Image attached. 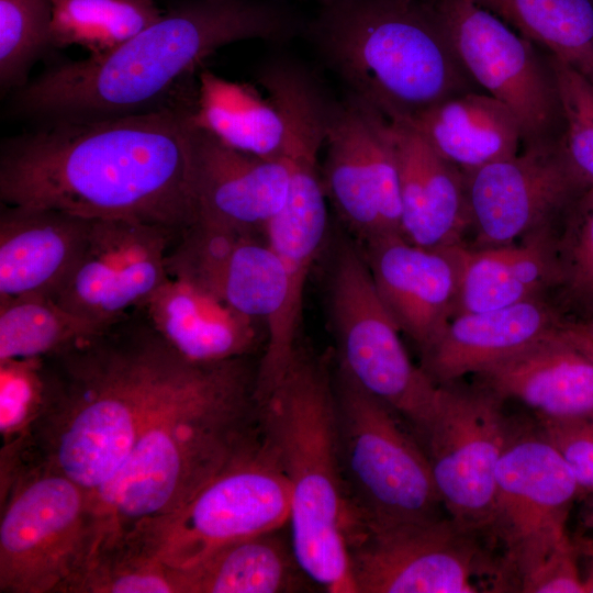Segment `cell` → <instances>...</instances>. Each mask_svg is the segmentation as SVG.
<instances>
[{
    "instance_id": "cell-1",
    "label": "cell",
    "mask_w": 593,
    "mask_h": 593,
    "mask_svg": "<svg viewBox=\"0 0 593 593\" xmlns=\"http://www.w3.org/2000/svg\"><path fill=\"white\" fill-rule=\"evenodd\" d=\"M193 108L36 124L0 147V200L183 230L195 221Z\"/></svg>"
},
{
    "instance_id": "cell-2",
    "label": "cell",
    "mask_w": 593,
    "mask_h": 593,
    "mask_svg": "<svg viewBox=\"0 0 593 593\" xmlns=\"http://www.w3.org/2000/svg\"><path fill=\"white\" fill-rule=\"evenodd\" d=\"M305 22L278 0H178L111 53L45 69L11 93L9 110L47 124L193 108L198 74L219 48L245 40L287 42Z\"/></svg>"
},
{
    "instance_id": "cell-3",
    "label": "cell",
    "mask_w": 593,
    "mask_h": 593,
    "mask_svg": "<svg viewBox=\"0 0 593 593\" xmlns=\"http://www.w3.org/2000/svg\"><path fill=\"white\" fill-rule=\"evenodd\" d=\"M44 359L46 396L23 466L51 467L91 496L122 469L149 416L193 363L141 310Z\"/></svg>"
},
{
    "instance_id": "cell-31",
    "label": "cell",
    "mask_w": 593,
    "mask_h": 593,
    "mask_svg": "<svg viewBox=\"0 0 593 593\" xmlns=\"http://www.w3.org/2000/svg\"><path fill=\"white\" fill-rule=\"evenodd\" d=\"M593 82V0H473Z\"/></svg>"
},
{
    "instance_id": "cell-17",
    "label": "cell",
    "mask_w": 593,
    "mask_h": 593,
    "mask_svg": "<svg viewBox=\"0 0 593 593\" xmlns=\"http://www.w3.org/2000/svg\"><path fill=\"white\" fill-rule=\"evenodd\" d=\"M324 145V190L357 244L402 234L390 121L347 92L339 102H332Z\"/></svg>"
},
{
    "instance_id": "cell-32",
    "label": "cell",
    "mask_w": 593,
    "mask_h": 593,
    "mask_svg": "<svg viewBox=\"0 0 593 593\" xmlns=\"http://www.w3.org/2000/svg\"><path fill=\"white\" fill-rule=\"evenodd\" d=\"M155 0H52L51 45H78L102 57L156 22Z\"/></svg>"
},
{
    "instance_id": "cell-6",
    "label": "cell",
    "mask_w": 593,
    "mask_h": 593,
    "mask_svg": "<svg viewBox=\"0 0 593 593\" xmlns=\"http://www.w3.org/2000/svg\"><path fill=\"white\" fill-rule=\"evenodd\" d=\"M333 357L298 347L259 402L265 436L291 486L289 532L311 581L331 593H356L347 544V500L340 471Z\"/></svg>"
},
{
    "instance_id": "cell-14",
    "label": "cell",
    "mask_w": 593,
    "mask_h": 593,
    "mask_svg": "<svg viewBox=\"0 0 593 593\" xmlns=\"http://www.w3.org/2000/svg\"><path fill=\"white\" fill-rule=\"evenodd\" d=\"M579 489L571 468L540 430L511 429L496 468L488 532L503 552L501 574L517 588L569 538L566 525Z\"/></svg>"
},
{
    "instance_id": "cell-9",
    "label": "cell",
    "mask_w": 593,
    "mask_h": 593,
    "mask_svg": "<svg viewBox=\"0 0 593 593\" xmlns=\"http://www.w3.org/2000/svg\"><path fill=\"white\" fill-rule=\"evenodd\" d=\"M167 269L169 277L201 286L266 328L256 379V399L265 398L299 347L289 324V279L280 257L261 233L194 221L175 239Z\"/></svg>"
},
{
    "instance_id": "cell-33",
    "label": "cell",
    "mask_w": 593,
    "mask_h": 593,
    "mask_svg": "<svg viewBox=\"0 0 593 593\" xmlns=\"http://www.w3.org/2000/svg\"><path fill=\"white\" fill-rule=\"evenodd\" d=\"M72 593H184V584L181 569L127 529L97 541Z\"/></svg>"
},
{
    "instance_id": "cell-19",
    "label": "cell",
    "mask_w": 593,
    "mask_h": 593,
    "mask_svg": "<svg viewBox=\"0 0 593 593\" xmlns=\"http://www.w3.org/2000/svg\"><path fill=\"white\" fill-rule=\"evenodd\" d=\"M461 246L422 247L402 234L359 245L382 302L421 356L455 316Z\"/></svg>"
},
{
    "instance_id": "cell-28",
    "label": "cell",
    "mask_w": 593,
    "mask_h": 593,
    "mask_svg": "<svg viewBox=\"0 0 593 593\" xmlns=\"http://www.w3.org/2000/svg\"><path fill=\"white\" fill-rule=\"evenodd\" d=\"M284 528L234 541L179 568L184 593H289L311 588Z\"/></svg>"
},
{
    "instance_id": "cell-37",
    "label": "cell",
    "mask_w": 593,
    "mask_h": 593,
    "mask_svg": "<svg viewBox=\"0 0 593 593\" xmlns=\"http://www.w3.org/2000/svg\"><path fill=\"white\" fill-rule=\"evenodd\" d=\"M44 357L0 360V461L20 458L46 396Z\"/></svg>"
},
{
    "instance_id": "cell-40",
    "label": "cell",
    "mask_w": 593,
    "mask_h": 593,
    "mask_svg": "<svg viewBox=\"0 0 593 593\" xmlns=\"http://www.w3.org/2000/svg\"><path fill=\"white\" fill-rule=\"evenodd\" d=\"M579 551L570 537L555 549L521 583L526 593H584L583 575L579 570Z\"/></svg>"
},
{
    "instance_id": "cell-41",
    "label": "cell",
    "mask_w": 593,
    "mask_h": 593,
    "mask_svg": "<svg viewBox=\"0 0 593 593\" xmlns=\"http://www.w3.org/2000/svg\"><path fill=\"white\" fill-rule=\"evenodd\" d=\"M574 544L579 555L588 562V571L583 574L584 593H593V540L578 538Z\"/></svg>"
},
{
    "instance_id": "cell-21",
    "label": "cell",
    "mask_w": 593,
    "mask_h": 593,
    "mask_svg": "<svg viewBox=\"0 0 593 593\" xmlns=\"http://www.w3.org/2000/svg\"><path fill=\"white\" fill-rule=\"evenodd\" d=\"M91 221L55 209L1 203L0 300L54 298L86 245Z\"/></svg>"
},
{
    "instance_id": "cell-13",
    "label": "cell",
    "mask_w": 593,
    "mask_h": 593,
    "mask_svg": "<svg viewBox=\"0 0 593 593\" xmlns=\"http://www.w3.org/2000/svg\"><path fill=\"white\" fill-rule=\"evenodd\" d=\"M439 387L434 414L416 438L447 515L479 535L490 525L496 468L511 433L505 401L475 382Z\"/></svg>"
},
{
    "instance_id": "cell-5",
    "label": "cell",
    "mask_w": 593,
    "mask_h": 593,
    "mask_svg": "<svg viewBox=\"0 0 593 593\" xmlns=\"http://www.w3.org/2000/svg\"><path fill=\"white\" fill-rule=\"evenodd\" d=\"M303 33L347 92L390 121L482 91L429 0H317Z\"/></svg>"
},
{
    "instance_id": "cell-18",
    "label": "cell",
    "mask_w": 593,
    "mask_h": 593,
    "mask_svg": "<svg viewBox=\"0 0 593 593\" xmlns=\"http://www.w3.org/2000/svg\"><path fill=\"white\" fill-rule=\"evenodd\" d=\"M161 224L92 219L86 245L53 298L104 328L141 309L169 278L167 257L179 232Z\"/></svg>"
},
{
    "instance_id": "cell-38",
    "label": "cell",
    "mask_w": 593,
    "mask_h": 593,
    "mask_svg": "<svg viewBox=\"0 0 593 593\" xmlns=\"http://www.w3.org/2000/svg\"><path fill=\"white\" fill-rule=\"evenodd\" d=\"M563 108L569 159L593 188V82L550 55Z\"/></svg>"
},
{
    "instance_id": "cell-42",
    "label": "cell",
    "mask_w": 593,
    "mask_h": 593,
    "mask_svg": "<svg viewBox=\"0 0 593 593\" xmlns=\"http://www.w3.org/2000/svg\"><path fill=\"white\" fill-rule=\"evenodd\" d=\"M566 329L575 346L593 362V338L571 323L567 324Z\"/></svg>"
},
{
    "instance_id": "cell-7",
    "label": "cell",
    "mask_w": 593,
    "mask_h": 593,
    "mask_svg": "<svg viewBox=\"0 0 593 593\" xmlns=\"http://www.w3.org/2000/svg\"><path fill=\"white\" fill-rule=\"evenodd\" d=\"M333 384L347 526L444 516L424 448L402 417L333 356Z\"/></svg>"
},
{
    "instance_id": "cell-26",
    "label": "cell",
    "mask_w": 593,
    "mask_h": 593,
    "mask_svg": "<svg viewBox=\"0 0 593 593\" xmlns=\"http://www.w3.org/2000/svg\"><path fill=\"white\" fill-rule=\"evenodd\" d=\"M410 124L445 160L463 174L519 153L522 134L511 110L490 94L459 93L416 114Z\"/></svg>"
},
{
    "instance_id": "cell-25",
    "label": "cell",
    "mask_w": 593,
    "mask_h": 593,
    "mask_svg": "<svg viewBox=\"0 0 593 593\" xmlns=\"http://www.w3.org/2000/svg\"><path fill=\"white\" fill-rule=\"evenodd\" d=\"M566 326L474 374V382L503 401L522 402L537 417L593 413V362Z\"/></svg>"
},
{
    "instance_id": "cell-10",
    "label": "cell",
    "mask_w": 593,
    "mask_h": 593,
    "mask_svg": "<svg viewBox=\"0 0 593 593\" xmlns=\"http://www.w3.org/2000/svg\"><path fill=\"white\" fill-rule=\"evenodd\" d=\"M290 512L291 486L261 432L248 452L178 511L127 529L161 561L186 568L228 544L289 526Z\"/></svg>"
},
{
    "instance_id": "cell-44",
    "label": "cell",
    "mask_w": 593,
    "mask_h": 593,
    "mask_svg": "<svg viewBox=\"0 0 593 593\" xmlns=\"http://www.w3.org/2000/svg\"><path fill=\"white\" fill-rule=\"evenodd\" d=\"M584 525L589 529H593V503L584 517Z\"/></svg>"
},
{
    "instance_id": "cell-36",
    "label": "cell",
    "mask_w": 593,
    "mask_h": 593,
    "mask_svg": "<svg viewBox=\"0 0 593 593\" xmlns=\"http://www.w3.org/2000/svg\"><path fill=\"white\" fill-rule=\"evenodd\" d=\"M52 0H0V90L29 82L33 65L49 49Z\"/></svg>"
},
{
    "instance_id": "cell-4",
    "label": "cell",
    "mask_w": 593,
    "mask_h": 593,
    "mask_svg": "<svg viewBox=\"0 0 593 593\" xmlns=\"http://www.w3.org/2000/svg\"><path fill=\"white\" fill-rule=\"evenodd\" d=\"M258 361L193 362L118 474L91 496L96 540L182 507L261 437Z\"/></svg>"
},
{
    "instance_id": "cell-24",
    "label": "cell",
    "mask_w": 593,
    "mask_h": 593,
    "mask_svg": "<svg viewBox=\"0 0 593 593\" xmlns=\"http://www.w3.org/2000/svg\"><path fill=\"white\" fill-rule=\"evenodd\" d=\"M138 310L175 350L193 362L254 357L267 339L260 323L181 278L169 277Z\"/></svg>"
},
{
    "instance_id": "cell-20",
    "label": "cell",
    "mask_w": 593,
    "mask_h": 593,
    "mask_svg": "<svg viewBox=\"0 0 593 593\" xmlns=\"http://www.w3.org/2000/svg\"><path fill=\"white\" fill-rule=\"evenodd\" d=\"M290 183L288 159H267L230 148L194 127L195 221L261 233L283 208Z\"/></svg>"
},
{
    "instance_id": "cell-27",
    "label": "cell",
    "mask_w": 593,
    "mask_h": 593,
    "mask_svg": "<svg viewBox=\"0 0 593 593\" xmlns=\"http://www.w3.org/2000/svg\"><path fill=\"white\" fill-rule=\"evenodd\" d=\"M557 235L488 248L462 245L455 316L551 296L558 279Z\"/></svg>"
},
{
    "instance_id": "cell-43",
    "label": "cell",
    "mask_w": 593,
    "mask_h": 593,
    "mask_svg": "<svg viewBox=\"0 0 593 593\" xmlns=\"http://www.w3.org/2000/svg\"><path fill=\"white\" fill-rule=\"evenodd\" d=\"M571 323V322H570ZM580 331L593 338V316L580 323H571Z\"/></svg>"
},
{
    "instance_id": "cell-23",
    "label": "cell",
    "mask_w": 593,
    "mask_h": 593,
    "mask_svg": "<svg viewBox=\"0 0 593 593\" xmlns=\"http://www.w3.org/2000/svg\"><path fill=\"white\" fill-rule=\"evenodd\" d=\"M390 132L399 169L402 235L427 248L466 245L470 216L463 172L410 124L390 121Z\"/></svg>"
},
{
    "instance_id": "cell-39",
    "label": "cell",
    "mask_w": 593,
    "mask_h": 593,
    "mask_svg": "<svg viewBox=\"0 0 593 593\" xmlns=\"http://www.w3.org/2000/svg\"><path fill=\"white\" fill-rule=\"evenodd\" d=\"M538 419L539 430L569 465L579 486L593 491V413Z\"/></svg>"
},
{
    "instance_id": "cell-11",
    "label": "cell",
    "mask_w": 593,
    "mask_h": 593,
    "mask_svg": "<svg viewBox=\"0 0 593 593\" xmlns=\"http://www.w3.org/2000/svg\"><path fill=\"white\" fill-rule=\"evenodd\" d=\"M327 291L336 360L418 436L434 414L440 387L410 359L358 244L337 246Z\"/></svg>"
},
{
    "instance_id": "cell-34",
    "label": "cell",
    "mask_w": 593,
    "mask_h": 593,
    "mask_svg": "<svg viewBox=\"0 0 593 593\" xmlns=\"http://www.w3.org/2000/svg\"><path fill=\"white\" fill-rule=\"evenodd\" d=\"M101 329L51 296L3 299L0 300V360L51 356Z\"/></svg>"
},
{
    "instance_id": "cell-22",
    "label": "cell",
    "mask_w": 593,
    "mask_h": 593,
    "mask_svg": "<svg viewBox=\"0 0 593 593\" xmlns=\"http://www.w3.org/2000/svg\"><path fill=\"white\" fill-rule=\"evenodd\" d=\"M568 323L551 296L458 314L422 356L421 367L435 383H451L479 373Z\"/></svg>"
},
{
    "instance_id": "cell-15",
    "label": "cell",
    "mask_w": 593,
    "mask_h": 593,
    "mask_svg": "<svg viewBox=\"0 0 593 593\" xmlns=\"http://www.w3.org/2000/svg\"><path fill=\"white\" fill-rule=\"evenodd\" d=\"M463 175L473 234L466 246L471 248L558 233L590 188L569 159L564 142L524 148Z\"/></svg>"
},
{
    "instance_id": "cell-16",
    "label": "cell",
    "mask_w": 593,
    "mask_h": 593,
    "mask_svg": "<svg viewBox=\"0 0 593 593\" xmlns=\"http://www.w3.org/2000/svg\"><path fill=\"white\" fill-rule=\"evenodd\" d=\"M478 535L448 515L434 519L350 525L346 544L356 593H472L484 570Z\"/></svg>"
},
{
    "instance_id": "cell-12",
    "label": "cell",
    "mask_w": 593,
    "mask_h": 593,
    "mask_svg": "<svg viewBox=\"0 0 593 593\" xmlns=\"http://www.w3.org/2000/svg\"><path fill=\"white\" fill-rule=\"evenodd\" d=\"M474 83L518 121L524 148L564 142L550 54L473 0H429Z\"/></svg>"
},
{
    "instance_id": "cell-8",
    "label": "cell",
    "mask_w": 593,
    "mask_h": 593,
    "mask_svg": "<svg viewBox=\"0 0 593 593\" xmlns=\"http://www.w3.org/2000/svg\"><path fill=\"white\" fill-rule=\"evenodd\" d=\"M0 592L72 593L92 552L90 493L35 465L0 492Z\"/></svg>"
},
{
    "instance_id": "cell-45",
    "label": "cell",
    "mask_w": 593,
    "mask_h": 593,
    "mask_svg": "<svg viewBox=\"0 0 593 593\" xmlns=\"http://www.w3.org/2000/svg\"><path fill=\"white\" fill-rule=\"evenodd\" d=\"M317 1V0H316Z\"/></svg>"
},
{
    "instance_id": "cell-29",
    "label": "cell",
    "mask_w": 593,
    "mask_h": 593,
    "mask_svg": "<svg viewBox=\"0 0 593 593\" xmlns=\"http://www.w3.org/2000/svg\"><path fill=\"white\" fill-rule=\"evenodd\" d=\"M191 121L230 148L267 159L284 158L288 137L283 113L269 93L262 97L248 83L230 81L202 68Z\"/></svg>"
},
{
    "instance_id": "cell-30",
    "label": "cell",
    "mask_w": 593,
    "mask_h": 593,
    "mask_svg": "<svg viewBox=\"0 0 593 593\" xmlns=\"http://www.w3.org/2000/svg\"><path fill=\"white\" fill-rule=\"evenodd\" d=\"M327 228V197L321 182L294 180L280 212L262 236L282 260L289 279V324L298 338L307 280Z\"/></svg>"
},
{
    "instance_id": "cell-35",
    "label": "cell",
    "mask_w": 593,
    "mask_h": 593,
    "mask_svg": "<svg viewBox=\"0 0 593 593\" xmlns=\"http://www.w3.org/2000/svg\"><path fill=\"white\" fill-rule=\"evenodd\" d=\"M558 279L551 294L571 323L593 316V188L569 212L556 242Z\"/></svg>"
}]
</instances>
